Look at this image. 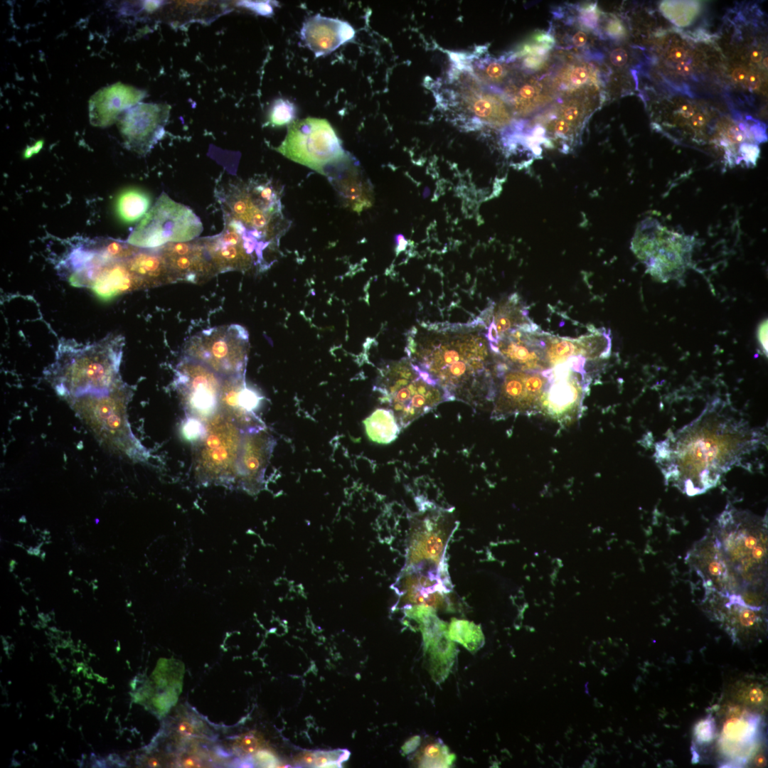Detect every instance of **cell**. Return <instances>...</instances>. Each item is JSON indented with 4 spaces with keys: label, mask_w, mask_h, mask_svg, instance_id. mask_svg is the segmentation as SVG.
Wrapping results in <instances>:
<instances>
[{
    "label": "cell",
    "mask_w": 768,
    "mask_h": 768,
    "mask_svg": "<svg viewBox=\"0 0 768 768\" xmlns=\"http://www.w3.org/2000/svg\"><path fill=\"white\" fill-rule=\"evenodd\" d=\"M765 434L724 402H713L692 422L658 442L656 462L666 483L694 496L715 487L765 444Z\"/></svg>",
    "instance_id": "obj_1"
},
{
    "label": "cell",
    "mask_w": 768,
    "mask_h": 768,
    "mask_svg": "<svg viewBox=\"0 0 768 768\" xmlns=\"http://www.w3.org/2000/svg\"><path fill=\"white\" fill-rule=\"evenodd\" d=\"M481 318L471 324H432L420 333L411 329L407 358L427 371L444 391L448 401L471 406L493 400L496 361Z\"/></svg>",
    "instance_id": "obj_2"
},
{
    "label": "cell",
    "mask_w": 768,
    "mask_h": 768,
    "mask_svg": "<svg viewBox=\"0 0 768 768\" xmlns=\"http://www.w3.org/2000/svg\"><path fill=\"white\" fill-rule=\"evenodd\" d=\"M224 228L242 242L259 272L276 261L280 238L289 228L282 212V189L266 176L228 178L215 188Z\"/></svg>",
    "instance_id": "obj_3"
},
{
    "label": "cell",
    "mask_w": 768,
    "mask_h": 768,
    "mask_svg": "<svg viewBox=\"0 0 768 768\" xmlns=\"http://www.w3.org/2000/svg\"><path fill=\"white\" fill-rule=\"evenodd\" d=\"M124 345V337L112 334L94 343L62 339L45 374L66 400L108 393L124 383L119 375Z\"/></svg>",
    "instance_id": "obj_4"
},
{
    "label": "cell",
    "mask_w": 768,
    "mask_h": 768,
    "mask_svg": "<svg viewBox=\"0 0 768 768\" xmlns=\"http://www.w3.org/2000/svg\"><path fill=\"white\" fill-rule=\"evenodd\" d=\"M713 533L741 585L764 587L767 521L750 511L727 508L716 519Z\"/></svg>",
    "instance_id": "obj_5"
},
{
    "label": "cell",
    "mask_w": 768,
    "mask_h": 768,
    "mask_svg": "<svg viewBox=\"0 0 768 768\" xmlns=\"http://www.w3.org/2000/svg\"><path fill=\"white\" fill-rule=\"evenodd\" d=\"M373 390L380 404L393 411L402 430L448 401L436 380L409 358L383 363Z\"/></svg>",
    "instance_id": "obj_6"
},
{
    "label": "cell",
    "mask_w": 768,
    "mask_h": 768,
    "mask_svg": "<svg viewBox=\"0 0 768 768\" xmlns=\"http://www.w3.org/2000/svg\"><path fill=\"white\" fill-rule=\"evenodd\" d=\"M132 392L122 383L103 395H87L68 400L73 410L99 442L113 452L134 461H145L149 454L133 434L127 405Z\"/></svg>",
    "instance_id": "obj_7"
},
{
    "label": "cell",
    "mask_w": 768,
    "mask_h": 768,
    "mask_svg": "<svg viewBox=\"0 0 768 768\" xmlns=\"http://www.w3.org/2000/svg\"><path fill=\"white\" fill-rule=\"evenodd\" d=\"M453 60L447 85L439 92V105L467 128L509 125L513 113L503 99L480 82L459 59Z\"/></svg>",
    "instance_id": "obj_8"
},
{
    "label": "cell",
    "mask_w": 768,
    "mask_h": 768,
    "mask_svg": "<svg viewBox=\"0 0 768 768\" xmlns=\"http://www.w3.org/2000/svg\"><path fill=\"white\" fill-rule=\"evenodd\" d=\"M694 245L692 236L646 218L637 226L631 248L646 267V273L665 283L681 279L690 267Z\"/></svg>",
    "instance_id": "obj_9"
},
{
    "label": "cell",
    "mask_w": 768,
    "mask_h": 768,
    "mask_svg": "<svg viewBox=\"0 0 768 768\" xmlns=\"http://www.w3.org/2000/svg\"><path fill=\"white\" fill-rule=\"evenodd\" d=\"M203 437L194 444L193 468L196 479L206 484H230L236 481L242 431L218 410L206 422Z\"/></svg>",
    "instance_id": "obj_10"
},
{
    "label": "cell",
    "mask_w": 768,
    "mask_h": 768,
    "mask_svg": "<svg viewBox=\"0 0 768 768\" xmlns=\"http://www.w3.org/2000/svg\"><path fill=\"white\" fill-rule=\"evenodd\" d=\"M202 231V222L196 213L163 192L127 242L142 249H154L168 243L193 240Z\"/></svg>",
    "instance_id": "obj_11"
},
{
    "label": "cell",
    "mask_w": 768,
    "mask_h": 768,
    "mask_svg": "<svg viewBox=\"0 0 768 768\" xmlns=\"http://www.w3.org/2000/svg\"><path fill=\"white\" fill-rule=\"evenodd\" d=\"M248 349L247 331L233 324L204 329L193 335L186 343L184 354L228 378L245 373Z\"/></svg>",
    "instance_id": "obj_12"
},
{
    "label": "cell",
    "mask_w": 768,
    "mask_h": 768,
    "mask_svg": "<svg viewBox=\"0 0 768 768\" xmlns=\"http://www.w3.org/2000/svg\"><path fill=\"white\" fill-rule=\"evenodd\" d=\"M276 149L290 160L319 174L328 164L346 152L328 121L310 117L293 122Z\"/></svg>",
    "instance_id": "obj_13"
},
{
    "label": "cell",
    "mask_w": 768,
    "mask_h": 768,
    "mask_svg": "<svg viewBox=\"0 0 768 768\" xmlns=\"http://www.w3.org/2000/svg\"><path fill=\"white\" fill-rule=\"evenodd\" d=\"M496 383L491 419L503 420L512 415L530 414L539 409L548 383V371L510 368L503 363L496 366Z\"/></svg>",
    "instance_id": "obj_14"
},
{
    "label": "cell",
    "mask_w": 768,
    "mask_h": 768,
    "mask_svg": "<svg viewBox=\"0 0 768 768\" xmlns=\"http://www.w3.org/2000/svg\"><path fill=\"white\" fill-rule=\"evenodd\" d=\"M412 519L406 569L425 572L447 570L444 554L452 530L449 512L426 508Z\"/></svg>",
    "instance_id": "obj_15"
},
{
    "label": "cell",
    "mask_w": 768,
    "mask_h": 768,
    "mask_svg": "<svg viewBox=\"0 0 768 768\" xmlns=\"http://www.w3.org/2000/svg\"><path fill=\"white\" fill-rule=\"evenodd\" d=\"M223 378L203 363L184 356L176 367L174 385L186 415L204 422L219 410Z\"/></svg>",
    "instance_id": "obj_16"
},
{
    "label": "cell",
    "mask_w": 768,
    "mask_h": 768,
    "mask_svg": "<svg viewBox=\"0 0 768 768\" xmlns=\"http://www.w3.org/2000/svg\"><path fill=\"white\" fill-rule=\"evenodd\" d=\"M548 334L533 322L513 329L496 343L489 342L495 360L510 368L540 370L548 368L545 359V344Z\"/></svg>",
    "instance_id": "obj_17"
},
{
    "label": "cell",
    "mask_w": 768,
    "mask_h": 768,
    "mask_svg": "<svg viewBox=\"0 0 768 768\" xmlns=\"http://www.w3.org/2000/svg\"><path fill=\"white\" fill-rule=\"evenodd\" d=\"M170 107L162 103H138L124 111L117 122L127 149L147 154L161 139Z\"/></svg>",
    "instance_id": "obj_18"
},
{
    "label": "cell",
    "mask_w": 768,
    "mask_h": 768,
    "mask_svg": "<svg viewBox=\"0 0 768 768\" xmlns=\"http://www.w3.org/2000/svg\"><path fill=\"white\" fill-rule=\"evenodd\" d=\"M687 560L701 577L707 594L728 597L740 591L737 576L712 531L695 544Z\"/></svg>",
    "instance_id": "obj_19"
},
{
    "label": "cell",
    "mask_w": 768,
    "mask_h": 768,
    "mask_svg": "<svg viewBox=\"0 0 768 768\" xmlns=\"http://www.w3.org/2000/svg\"><path fill=\"white\" fill-rule=\"evenodd\" d=\"M585 359L570 358L548 370V383L543 393L539 409L558 420L570 418L581 402L582 383L577 373H582Z\"/></svg>",
    "instance_id": "obj_20"
},
{
    "label": "cell",
    "mask_w": 768,
    "mask_h": 768,
    "mask_svg": "<svg viewBox=\"0 0 768 768\" xmlns=\"http://www.w3.org/2000/svg\"><path fill=\"white\" fill-rule=\"evenodd\" d=\"M715 619L725 627L737 643L753 641L760 638L765 629V609L745 604L739 594L723 597L708 594Z\"/></svg>",
    "instance_id": "obj_21"
},
{
    "label": "cell",
    "mask_w": 768,
    "mask_h": 768,
    "mask_svg": "<svg viewBox=\"0 0 768 768\" xmlns=\"http://www.w3.org/2000/svg\"><path fill=\"white\" fill-rule=\"evenodd\" d=\"M327 177L343 206L361 213L373 203L370 181L358 162L348 152L328 164L321 174Z\"/></svg>",
    "instance_id": "obj_22"
},
{
    "label": "cell",
    "mask_w": 768,
    "mask_h": 768,
    "mask_svg": "<svg viewBox=\"0 0 768 768\" xmlns=\"http://www.w3.org/2000/svg\"><path fill=\"white\" fill-rule=\"evenodd\" d=\"M265 398L245 381V373L223 378L219 410L230 417L243 432L265 428L258 415Z\"/></svg>",
    "instance_id": "obj_23"
},
{
    "label": "cell",
    "mask_w": 768,
    "mask_h": 768,
    "mask_svg": "<svg viewBox=\"0 0 768 768\" xmlns=\"http://www.w3.org/2000/svg\"><path fill=\"white\" fill-rule=\"evenodd\" d=\"M275 444L266 427L243 432L236 481L247 492L255 494L261 489Z\"/></svg>",
    "instance_id": "obj_24"
},
{
    "label": "cell",
    "mask_w": 768,
    "mask_h": 768,
    "mask_svg": "<svg viewBox=\"0 0 768 768\" xmlns=\"http://www.w3.org/2000/svg\"><path fill=\"white\" fill-rule=\"evenodd\" d=\"M176 282L199 283L217 274L203 239L168 243L158 247Z\"/></svg>",
    "instance_id": "obj_25"
},
{
    "label": "cell",
    "mask_w": 768,
    "mask_h": 768,
    "mask_svg": "<svg viewBox=\"0 0 768 768\" xmlns=\"http://www.w3.org/2000/svg\"><path fill=\"white\" fill-rule=\"evenodd\" d=\"M403 587V600L408 605H424L434 609L449 605L447 594L452 590V585L448 571L406 569Z\"/></svg>",
    "instance_id": "obj_26"
},
{
    "label": "cell",
    "mask_w": 768,
    "mask_h": 768,
    "mask_svg": "<svg viewBox=\"0 0 768 768\" xmlns=\"http://www.w3.org/2000/svg\"><path fill=\"white\" fill-rule=\"evenodd\" d=\"M300 33L305 45L319 57L352 40L355 31L346 21L316 14L304 22Z\"/></svg>",
    "instance_id": "obj_27"
},
{
    "label": "cell",
    "mask_w": 768,
    "mask_h": 768,
    "mask_svg": "<svg viewBox=\"0 0 768 768\" xmlns=\"http://www.w3.org/2000/svg\"><path fill=\"white\" fill-rule=\"evenodd\" d=\"M405 614L417 623L422 634L425 651L432 662H444L449 666L454 646L447 624L437 617L435 609L428 606L413 605L406 609Z\"/></svg>",
    "instance_id": "obj_28"
},
{
    "label": "cell",
    "mask_w": 768,
    "mask_h": 768,
    "mask_svg": "<svg viewBox=\"0 0 768 768\" xmlns=\"http://www.w3.org/2000/svg\"><path fill=\"white\" fill-rule=\"evenodd\" d=\"M144 96V91L121 83L99 90L90 101L91 124L101 127L112 124Z\"/></svg>",
    "instance_id": "obj_29"
},
{
    "label": "cell",
    "mask_w": 768,
    "mask_h": 768,
    "mask_svg": "<svg viewBox=\"0 0 768 768\" xmlns=\"http://www.w3.org/2000/svg\"><path fill=\"white\" fill-rule=\"evenodd\" d=\"M127 260L109 261L104 264L96 272L87 288L105 300L141 289L128 267Z\"/></svg>",
    "instance_id": "obj_30"
},
{
    "label": "cell",
    "mask_w": 768,
    "mask_h": 768,
    "mask_svg": "<svg viewBox=\"0 0 768 768\" xmlns=\"http://www.w3.org/2000/svg\"><path fill=\"white\" fill-rule=\"evenodd\" d=\"M127 263L141 289L176 282L159 248H141Z\"/></svg>",
    "instance_id": "obj_31"
},
{
    "label": "cell",
    "mask_w": 768,
    "mask_h": 768,
    "mask_svg": "<svg viewBox=\"0 0 768 768\" xmlns=\"http://www.w3.org/2000/svg\"><path fill=\"white\" fill-rule=\"evenodd\" d=\"M492 319L485 333L490 343H496L506 333L532 324L526 307L517 294H513L492 309Z\"/></svg>",
    "instance_id": "obj_32"
},
{
    "label": "cell",
    "mask_w": 768,
    "mask_h": 768,
    "mask_svg": "<svg viewBox=\"0 0 768 768\" xmlns=\"http://www.w3.org/2000/svg\"><path fill=\"white\" fill-rule=\"evenodd\" d=\"M740 717L732 718L725 724L722 733V750L724 754L729 757H742L743 751L747 750L749 744H752L757 735L756 725L759 724V720L755 722L752 715H745Z\"/></svg>",
    "instance_id": "obj_33"
},
{
    "label": "cell",
    "mask_w": 768,
    "mask_h": 768,
    "mask_svg": "<svg viewBox=\"0 0 768 768\" xmlns=\"http://www.w3.org/2000/svg\"><path fill=\"white\" fill-rule=\"evenodd\" d=\"M151 198L144 190L129 187L117 196L114 208L117 216L124 223L131 224L142 219L149 210Z\"/></svg>",
    "instance_id": "obj_34"
},
{
    "label": "cell",
    "mask_w": 768,
    "mask_h": 768,
    "mask_svg": "<svg viewBox=\"0 0 768 768\" xmlns=\"http://www.w3.org/2000/svg\"><path fill=\"white\" fill-rule=\"evenodd\" d=\"M363 423L368 438L381 444L394 442L402 430L394 413L388 407L376 408Z\"/></svg>",
    "instance_id": "obj_35"
},
{
    "label": "cell",
    "mask_w": 768,
    "mask_h": 768,
    "mask_svg": "<svg viewBox=\"0 0 768 768\" xmlns=\"http://www.w3.org/2000/svg\"><path fill=\"white\" fill-rule=\"evenodd\" d=\"M449 636L471 651L481 648L484 643V637L479 626L473 622L452 619L449 626Z\"/></svg>",
    "instance_id": "obj_36"
},
{
    "label": "cell",
    "mask_w": 768,
    "mask_h": 768,
    "mask_svg": "<svg viewBox=\"0 0 768 768\" xmlns=\"http://www.w3.org/2000/svg\"><path fill=\"white\" fill-rule=\"evenodd\" d=\"M696 1H666L660 5L663 15L678 26L688 25L698 12Z\"/></svg>",
    "instance_id": "obj_37"
},
{
    "label": "cell",
    "mask_w": 768,
    "mask_h": 768,
    "mask_svg": "<svg viewBox=\"0 0 768 768\" xmlns=\"http://www.w3.org/2000/svg\"><path fill=\"white\" fill-rule=\"evenodd\" d=\"M562 89L576 90L593 84V71L585 65L567 66L559 75Z\"/></svg>",
    "instance_id": "obj_38"
},
{
    "label": "cell",
    "mask_w": 768,
    "mask_h": 768,
    "mask_svg": "<svg viewBox=\"0 0 768 768\" xmlns=\"http://www.w3.org/2000/svg\"><path fill=\"white\" fill-rule=\"evenodd\" d=\"M451 757L447 748L441 743L432 742L422 747L416 757L420 767H446L451 764Z\"/></svg>",
    "instance_id": "obj_39"
},
{
    "label": "cell",
    "mask_w": 768,
    "mask_h": 768,
    "mask_svg": "<svg viewBox=\"0 0 768 768\" xmlns=\"http://www.w3.org/2000/svg\"><path fill=\"white\" fill-rule=\"evenodd\" d=\"M266 742L262 735L257 731L244 733L236 738L233 742L234 749L243 754L249 755L265 749Z\"/></svg>",
    "instance_id": "obj_40"
},
{
    "label": "cell",
    "mask_w": 768,
    "mask_h": 768,
    "mask_svg": "<svg viewBox=\"0 0 768 768\" xmlns=\"http://www.w3.org/2000/svg\"><path fill=\"white\" fill-rule=\"evenodd\" d=\"M296 109L294 104L287 100H276L271 107L269 119L274 126H282L290 123L295 117Z\"/></svg>",
    "instance_id": "obj_41"
},
{
    "label": "cell",
    "mask_w": 768,
    "mask_h": 768,
    "mask_svg": "<svg viewBox=\"0 0 768 768\" xmlns=\"http://www.w3.org/2000/svg\"><path fill=\"white\" fill-rule=\"evenodd\" d=\"M181 432L186 440L195 444L206 434V422L197 417L186 415L181 425Z\"/></svg>",
    "instance_id": "obj_42"
},
{
    "label": "cell",
    "mask_w": 768,
    "mask_h": 768,
    "mask_svg": "<svg viewBox=\"0 0 768 768\" xmlns=\"http://www.w3.org/2000/svg\"><path fill=\"white\" fill-rule=\"evenodd\" d=\"M175 732L178 737H202L204 731L203 723L193 718H185L179 720L176 725Z\"/></svg>",
    "instance_id": "obj_43"
},
{
    "label": "cell",
    "mask_w": 768,
    "mask_h": 768,
    "mask_svg": "<svg viewBox=\"0 0 768 768\" xmlns=\"http://www.w3.org/2000/svg\"><path fill=\"white\" fill-rule=\"evenodd\" d=\"M715 732V720L709 715L696 725L694 732L696 743L700 745L708 744L714 739Z\"/></svg>",
    "instance_id": "obj_44"
},
{
    "label": "cell",
    "mask_w": 768,
    "mask_h": 768,
    "mask_svg": "<svg viewBox=\"0 0 768 768\" xmlns=\"http://www.w3.org/2000/svg\"><path fill=\"white\" fill-rule=\"evenodd\" d=\"M582 107L577 102H568L560 108L559 118L563 119L575 129L582 124L583 112Z\"/></svg>",
    "instance_id": "obj_45"
},
{
    "label": "cell",
    "mask_w": 768,
    "mask_h": 768,
    "mask_svg": "<svg viewBox=\"0 0 768 768\" xmlns=\"http://www.w3.org/2000/svg\"><path fill=\"white\" fill-rule=\"evenodd\" d=\"M599 18V11L596 4H589L579 9L578 21L586 28L594 30L598 26Z\"/></svg>",
    "instance_id": "obj_46"
},
{
    "label": "cell",
    "mask_w": 768,
    "mask_h": 768,
    "mask_svg": "<svg viewBox=\"0 0 768 768\" xmlns=\"http://www.w3.org/2000/svg\"><path fill=\"white\" fill-rule=\"evenodd\" d=\"M255 758L259 764L265 765L266 767L275 765L277 764L278 761L276 756L271 751L264 749L255 753Z\"/></svg>",
    "instance_id": "obj_47"
},
{
    "label": "cell",
    "mask_w": 768,
    "mask_h": 768,
    "mask_svg": "<svg viewBox=\"0 0 768 768\" xmlns=\"http://www.w3.org/2000/svg\"><path fill=\"white\" fill-rule=\"evenodd\" d=\"M605 32L610 37L617 38L623 36L625 29L619 20L612 19L607 23Z\"/></svg>",
    "instance_id": "obj_48"
},
{
    "label": "cell",
    "mask_w": 768,
    "mask_h": 768,
    "mask_svg": "<svg viewBox=\"0 0 768 768\" xmlns=\"http://www.w3.org/2000/svg\"><path fill=\"white\" fill-rule=\"evenodd\" d=\"M609 58L614 65L622 67L626 63L628 54L623 48H616L611 52Z\"/></svg>",
    "instance_id": "obj_49"
},
{
    "label": "cell",
    "mask_w": 768,
    "mask_h": 768,
    "mask_svg": "<svg viewBox=\"0 0 768 768\" xmlns=\"http://www.w3.org/2000/svg\"><path fill=\"white\" fill-rule=\"evenodd\" d=\"M587 35L583 31H577L571 37V43L577 48L585 46L587 42Z\"/></svg>",
    "instance_id": "obj_50"
},
{
    "label": "cell",
    "mask_w": 768,
    "mask_h": 768,
    "mask_svg": "<svg viewBox=\"0 0 768 768\" xmlns=\"http://www.w3.org/2000/svg\"><path fill=\"white\" fill-rule=\"evenodd\" d=\"M685 57L686 51L681 47H675L669 53V58L676 63L681 62Z\"/></svg>",
    "instance_id": "obj_51"
},
{
    "label": "cell",
    "mask_w": 768,
    "mask_h": 768,
    "mask_svg": "<svg viewBox=\"0 0 768 768\" xmlns=\"http://www.w3.org/2000/svg\"><path fill=\"white\" fill-rule=\"evenodd\" d=\"M745 82H747V87L751 90H757L759 87L761 83L759 76L752 73H748Z\"/></svg>",
    "instance_id": "obj_52"
},
{
    "label": "cell",
    "mask_w": 768,
    "mask_h": 768,
    "mask_svg": "<svg viewBox=\"0 0 768 768\" xmlns=\"http://www.w3.org/2000/svg\"><path fill=\"white\" fill-rule=\"evenodd\" d=\"M747 75L748 73L745 69L737 68L732 72V77L735 82L741 83L745 82Z\"/></svg>",
    "instance_id": "obj_53"
},
{
    "label": "cell",
    "mask_w": 768,
    "mask_h": 768,
    "mask_svg": "<svg viewBox=\"0 0 768 768\" xmlns=\"http://www.w3.org/2000/svg\"><path fill=\"white\" fill-rule=\"evenodd\" d=\"M395 244L396 253L398 255L406 248L407 245V241L402 235L398 234L395 236Z\"/></svg>",
    "instance_id": "obj_54"
},
{
    "label": "cell",
    "mask_w": 768,
    "mask_h": 768,
    "mask_svg": "<svg viewBox=\"0 0 768 768\" xmlns=\"http://www.w3.org/2000/svg\"><path fill=\"white\" fill-rule=\"evenodd\" d=\"M679 113L684 118H690L694 114V109L690 105H683L680 107Z\"/></svg>",
    "instance_id": "obj_55"
},
{
    "label": "cell",
    "mask_w": 768,
    "mask_h": 768,
    "mask_svg": "<svg viewBox=\"0 0 768 768\" xmlns=\"http://www.w3.org/2000/svg\"><path fill=\"white\" fill-rule=\"evenodd\" d=\"M705 123V118L701 113H696L691 117V124L695 127H701Z\"/></svg>",
    "instance_id": "obj_56"
},
{
    "label": "cell",
    "mask_w": 768,
    "mask_h": 768,
    "mask_svg": "<svg viewBox=\"0 0 768 768\" xmlns=\"http://www.w3.org/2000/svg\"><path fill=\"white\" fill-rule=\"evenodd\" d=\"M41 146H42V142L41 141L38 142L35 145L32 146L31 147L28 148L25 151L24 157L25 158L31 157L33 154L37 153L40 150Z\"/></svg>",
    "instance_id": "obj_57"
},
{
    "label": "cell",
    "mask_w": 768,
    "mask_h": 768,
    "mask_svg": "<svg viewBox=\"0 0 768 768\" xmlns=\"http://www.w3.org/2000/svg\"><path fill=\"white\" fill-rule=\"evenodd\" d=\"M677 71L683 74L690 73L692 70L691 66L686 62H680V64L676 68Z\"/></svg>",
    "instance_id": "obj_58"
},
{
    "label": "cell",
    "mask_w": 768,
    "mask_h": 768,
    "mask_svg": "<svg viewBox=\"0 0 768 768\" xmlns=\"http://www.w3.org/2000/svg\"><path fill=\"white\" fill-rule=\"evenodd\" d=\"M751 60L754 63H758L762 60V53L758 50H754L751 54Z\"/></svg>",
    "instance_id": "obj_59"
},
{
    "label": "cell",
    "mask_w": 768,
    "mask_h": 768,
    "mask_svg": "<svg viewBox=\"0 0 768 768\" xmlns=\"http://www.w3.org/2000/svg\"><path fill=\"white\" fill-rule=\"evenodd\" d=\"M764 64L765 65V66H767V58H764Z\"/></svg>",
    "instance_id": "obj_60"
}]
</instances>
